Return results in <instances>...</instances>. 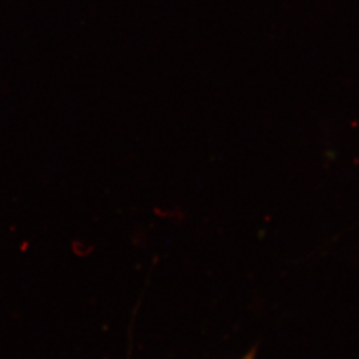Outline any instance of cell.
<instances>
[{
	"label": "cell",
	"mask_w": 359,
	"mask_h": 359,
	"mask_svg": "<svg viewBox=\"0 0 359 359\" xmlns=\"http://www.w3.org/2000/svg\"><path fill=\"white\" fill-rule=\"evenodd\" d=\"M243 359H255V353H250L249 355H245Z\"/></svg>",
	"instance_id": "obj_1"
}]
</instances>
